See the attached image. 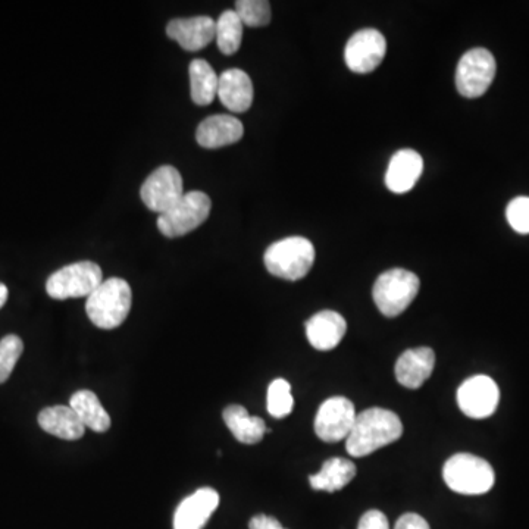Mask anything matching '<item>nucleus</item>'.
Listing matches in <instances>:
<instances>
[{
	"mask_svg": "<svg viewBox=\"0 0 529 529\" xmlns=\"http://www.w3.org/2000/svg\"><path fill=\"white\" fill-rule=\"evenodd\" d=\"M9 291L5 284L0 283V309L5 306L6 300H8Z\"/></svg>",
	"mask_w": 529,
	"mask_h": 529,
	"instance_id": "473e14b6",
	"label": "nucleus"
},
{
	"mask_svg": "<svg viewBox=\"0 0 529 529\" xmlns=\"http://www.w3.org/2000/svg\"><path fill=\"white\" fill-rule=\"evenodd\" d=\"M358 529H390L387 516L380 510H369L359 521Z\"/></svg>",
	"mask_w": 529,
	"mask_h": 529,
	"instance_id": "c756f323",
	"label": "nucleus"
},
{
	"mask_svg": "<svg viewBox=\"0 0 529 529\" xmlns=\"http://www.w3.org/2000/svg\"><path fill=\"white\" fill-rule=\"evenodd\" d=\"M497 64L490 50H469L460 59L456 70L457 92L468 99H477L487 93L496 77Z\"/></svg>",
	"mask_w": 529,
	"mask_h": 529,
	"instance_id": "6e6552de",
	"label": "nucleus"
},
{
	"mask_svg": "<svg viewBox=\"0 0 529 529\" xmlns=\"http://www.w3.org/2000/svg\"><path fill=\"white\" fill-rule=\"evenodd\" d=\"M103 283L100 266L83 261L64 266L50 275L46 291L52 299L67 300L89 297Z\"/></svg>",
	"mask_w": 529,
	"mask_h": 529,
	"instance_id": "0eeeda50",
	"label": "nucleus"
},
{
	"mask_svg": "<svg viewBox=\"0 0 529 529\" xmlns=\"http://www.w3.org/2000/svg\"><path fill=\"white\" fill-rule=\"evenodd\" d=\"M37 421L45 433L55 435L62 440H80L86 433V427L71 406H52L43 409Z\"/></svg>",
	"mask_w": 529,
	"mask_h": 529,
	"instance_id": "aec40b11",
	"label": "nucleus"
},
{
	"mask_svg": "<svg viewBox=\"0 0 529 529\" xmlns=\"http://www.w3.org/2000/svg\"><path fill=\"white\" fill-rule=\"evenodd\" d=\"M356 409L349 399L343 396L325 400L316 413L315 433L325 443H338L347 440L356 421Z\"/></svg>",
	"mask_w": 529,
	"mask_h": 529,
	"instance_id": "9b49d317",
	"label": "nucleus"
},
{
	"mask_svg": "<svg viewBox=\"0 0 529 529\" xmlns=\"http://www.w3.org/2000/svg\"><path fill=\"white\" fill-rule=\"evenodd\" d=\"M394 529H431L428 522L416 513H406L400 516Z\"/></svg>",
	"mask_w": 529,
	"mask_h": 529,
	"instance_id": "7c9ffc66",
	"label": "nucleus"
},
{
	"mask_svg": "<svg viewBox=\"0 0 529 529\" xmlns=\"http://www.w3.org/2000/svg\"><path fill=\"white\" fill-rule=\"evenodd\" d=\"M243 28L239 15L233 9L222 12L221 17L215 21V40L224 55H234L239 52L243 40Z\"/></svg>",
	"mask_w": 529,
	"mask_h": 529,
	"instance_id": "393cba45",
	"label": "nucleus"
},
{
	"mask_svg": "<svg viewBox=\"0 0 529 529\" xmlns=\"http://www.w3.org/2000/svg\"><path fill=\"white\" fill-rule=\"evenodd\" d=\"M189 73L193 102L199 106L211 105L218 95L219 75L205 59H194Z\"/></svg>",
	"mask_w": 529,
	"mask_h": 529,
	"instance_id": "b1692460",
	"label": "nucleus"
},
{
	"mask_svg": "<svg viewBox=\"0 0 529 529\" xmlns=\"http://www.w3.org/2000/svg\"><path fill=\"white\" fill-rule=\"evenodd\" d=\"M250 529H286L283 528V525L277 521V519L272 518V516L258 515L253 516L249 522Z\"/></svg>",
	"mask_w": 529,
	"mask_h": 529,
	"instance_id": "2f4dec72",
	"label": "nucleus"
},
{
	"mask_svg": "<svg viewBox=\"0 0 529 529\" xmlns=\"http://www.w3.org/2000/svg\"><path fill=\"white\" fill-rule=\"evenodd\" d=\"M222 105L231 112L249 111L253 103V83L239 68H231L219 75L218 95Z\"/></svg>",
	"mask_w": 529,
	"mask_h": 529,
	"instance_id": "6ab92c4d",
	"label": "nucleus"
},
{
	"mask_svg": "<svg viewBox=\"0 0 529 529\" xmlns=\"http://www.w3.org/2000/svg\"><path fill=\"white\" fill-rule=\"evenodd\" d=\"M133 293L130 284L122 278H109L89 297L86 312L90 321L102 330H114L120 327L131 311Z\"/></svg>",
	"mask_w": 529,
	"mask_h": 529,
	"instance_id": "f03ea898",
	"label": "nucleus"
},
{
	"mask_svg": "<svg viewBox=\"0 0 529 529\" xmlns=\"http://www.w3.org/2000/svg\"><path fill=\"white\" fill-rule=\"evenodd\" d=\"M211 209L212 202L208 194L184 193V196L169 211L159 215V231L169 239L186 236L208 219Z\"/></svg>",
	"mask_w": 529,
	"mask_h": 529,
	"instance_id": "423d86ee",
	"label": "nucleus"
},
{
	"mask_svg": "<svg viewBox=\"0 0 529 529\" xmlns=\"http://www.w3.org/2000/svg\"><path fill=\"white\" fill-rule=\"evenodd\" d=\"M447 487L463 496H481L488 493L496 482L493 466L475 455L457 453L443 468Z\"/></svg>",
	"mask_w": 529,
	"mask_h": 529,
	"instance_id": "20e7f679",
	"label": "nucleus"
},
{
	"mask_svg": "<svg viewBox=\"0 0 529 529\" xmlns=\"http://www.w3.org/2000/svg\"><path fill=\"white\" fill-rule=\"evenodd\" d=\"M424 172V159L412 149H402L394 153L385 172V186L390 192L405 194L418 183Z\"/></svg>",
	"mask_w": 529,
	"mask_h": 529,
	"instance_id": "4468645a",
	"label": "nucleus"
},
{
	"mask_svg": "<svg viewBox=\"0 0 529 529\" xmlns=\"http://www.w3.org/2000/svg\"><path fill=\"white\" fill-rule=\"evenodd\" d=\"M387 53L385 37L374 28H365L353 34L344 49V61L350 71L369 74L380 67Z\"/></svg>",
	"mask_w": 529,
	"mask_h": 529,
	"instance_id": "9d476101",
	"label": "nucleus"
},
{
	"mask_svg": "<svg viewBox=\"0 0 529 529\" xmlns=\"http://www.w3.org/2000/svg\"><path fill=\"white\" fill-rule=\"evenodd\" d=\"M234 11L247 27H265L271 23V5L266 0H239Z\"/></svg>",
	"mask_w": 529,
	"mask_h": 529,
	"instance_id": "bb28decb",
	"label": "nucleus"
},
{
	"mask_svg": "<svg viewBox=\"0 0 529 529\" xmlns=\"http://www.w3.org/2000/svg\"><path fill=\"white\" fill-rule=\"evenodd\" d=\"M403 435V424L391 410L371 408L356 416L346 440L347 453L353 457L369 456Z\"/></svg>",
	"mask_w": 529,
	"mask_h": 529,
	"instance_id": "f257e3e1",
	"label": "nucleus"
},
{
	"mask_svg": "<svg viewBox=\"0 0 529 529\" xmlns=\"http://www.w3.org/2000/svg\"><path fill=\"white\" fill-rule=\"evenodd\" d=\"M355 477L356 466L352 460L333 457L324 462L318 474L309 477V482L313 490L334 493L350 484Z\"/></svg>",
	"mask_w": 529,
	"mask_h": 529,
	"instance_id": "412c9836",
	"label": "nucleus"
},
{
	"mask_svg": "<svg viewBox=\"0 0 529 529\" xmlns=\"http://www.w3.org/2000/svg\"><path fill=\"white\" fill-rule=\"evenodd\" d=\"M218 506L217 491L214 488H200L175 510L174 529H203Z\"/></svg>",
	"mask_w": 529,
	"mask_h": 529,
	"instance_id": "ddd939ff",
	"label": "nucleus"
},
{
	"mask_svg": "<svg viewBox=\"0 0 529 529\" xmlns=\"http://www.w3.org/2000/svg\"><path fill=\"white\" fill-rule=\"evenodd\" d=\"M24 352V343L20 337L9 334L0 340V384L8 381L15 365Z\"/></svg>",
	"mask_w": 529,
	"mask_h": 529,
	"instance_id": "cd10ccee",
	"label": "nucleus"
},
{
	"mask_svg": "<svg viewBox=\"0 0 529 529\" xmlns=\"http://www.w3.org/2000/svg\"><path fill=\"white\" fill-rule=\"evenodd\" d=\"M435 353L430 347L409 349L400 356L396 363V378L403 387L416 390L433 374Z\"/></svg>",
	"mask_w": 529,
	"mask_h": 529,
	"instance_id": "f3484780",
	"label": "nucleus"
},
{
	"mask_svg": "<svg viewBox=\"0 0 529 529\" xmlns=\"http://www.w3.org/2000/svg\"><path fill=\"white\" fill-rule=\"evenodd\" d=\"M419 286L418 275L406 269L394 268L377 278L372 296L384 316L396 318L412 305L418 296Z\"/></svg>",
	"mask_w": 529,
	"mask_h": 529,
	"instance_id": "39448f33",
	"label": "nucleus"
},
{
	"mask_svg": "<svg viewBox=\"0 0 529 529\" xmlns=\"http://www.w3.org/2000/svg\"><path fill=\"white\" fill-rule=\"evenodd\" d=\"M347 331V322L343 316L334 311L315 313L306 322V336L313 349L328 352L336 349Z\"/></svg>",
	"mask_w": 529,
	"mask_h": 529,
	"instance_id": "dca6fc26",
	"label": "nucleus"
},
{
	"mask_svg": "<svg viewBox=\"0 0 529 529\" xmlns=\"http://www.w3.org/2000/svg\"><path fill=\"white\" fill-rule=\"evenodd\" d=\"M266 406H268L269 415L274 416V418H286L290 415L291 410H293L294 399L291 396L289 381L278 378L269 384Z\"/></svg>",
	"mask_w": 529,
	"mask_h": 529,
	"instance_id": "a878e982",
	"label": "nucleus"
},
{
	"mask_svg": "<svg viewBox=\"0 0 529 529\" xmlns=\"http://www.w3.org/2000/svg\"><path fill=\"white\" fill-rule=\"evenodd\" d=\"M499 402V387L487 375L468 378L457 390V405L472 419H485L493 415Z\"/></svg>",
	"mask_w": 529,
	"mask_h": 529,
	"instance_id": "f8f14e48",
	"label": "nucleus"
},
{
	"mask_svg": "<svg viewBox=\"0 0 529 529\" xmlns=\"http://www.w3.org/2000/svg\"><path fill=\"white\" fill-rule=\"evenodd\" d=\"M224 422L231 434L243 444L259 443L268 431L264 419L250 415L240 405H231L224 410Z\"/></svg>",
	"mask_w": 529,
	"mask_h": 529,
	"instance_id": "4be33fe9",
	"label": "nucleus"
},
{
	"mask_svg": "<svg viewBox=\"0 0 529 529\" xmlns=\"http://www.w3.org/2000/svg\"><path fill=\"white\" fill-rule=\"evenodd\" d=\"M506 218L510 227L519 234H529V197L521 196L507 205Z\"/></svg>",
	"mask_w": 529,
	"mask_h": 529,
	"instance_id": "c85d7f7f",
	"label": "nucleus"
},
{
	"mask_svg": "<svg viewBox=\"0 0 529 529\" xmlns=\"http://www.w3.org/2000/svg\"><path fill=\"white\" fill-rule=\"evenodd\" d=\"M140 196L150 211L165 214L184 196L183 177L171 165L159 167L146 178Z\"/></svg>",
	"mask_w": 529,
	"mask_h": 529,
	"instance_id": "1a4fd4ad",
	"label": "nucleus"
},
{
	"mask_svg": "<svg viewBox=\"0 0 529 529\" xmlns=\"http://www.w3.org/2000/svg\"><path fill=\"white\" fill-rule=\"evenodd\" d=\"M243 134V124L233 115H212L200 122L196 140L205 149H219L239 142Z\"/></svg>",
	"mask_w": 529,
	"mask_h": 529,
	"instance_id": "a211bd4d",
	"label": "nucleus"
},
{
	"mask_svg": "<svg viewBox=\"0 0 529 529\" xmlns=\"http://www.w3.org/2000/svg\"><path fill=\"white\" fill-rule=\"evenodd\" d=\"M264 262L269 274L287 281L305 278L315 262V247L305 237H287L266 249Z\"/></svg>",
	"mask_w": 529,
	"mask_h": 529,
	"instance_id": "7ed1b4c3",
	"label": "nucleus"
},
{
	"mask_svg": "<svg viewBox=\"0 0 529 529\" xmlns=\"http://www.w3.org/2000/svg\"><path fill=\"white\" fill-rule=\"evenodd\" d=\"M70 406L77 413L84 427L90 428L96 433H106L111 428V416L103 408L93 391H77L71 397Z\"/></svg>",
	"mask_w": 529,
	"mask_h": 529,
	"instance_id": "5701e85b",
	"label": "nucleus"
},
{
	"mask_svg": "<svg viewBox=\"0 0 529 529\" xmlns=\"http://www.w3.org/2000/svg\"><path fill=\"white\" fill-rule=\"evenodd\" d=\"M169 39L187 52H197L215 40V21L211 17L177 18L167 25Z\"/></svg>",
	"mask_w": 529,
	"mask_h": 529,
	"instance_id": "2eb2a0df",
	"label": "nucleus"
}]
</instances>
